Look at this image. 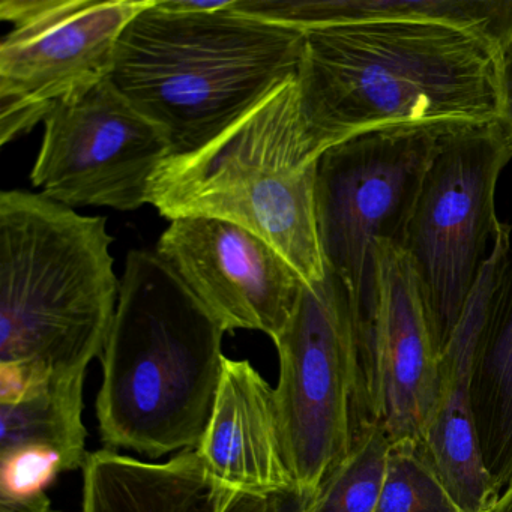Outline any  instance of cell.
Segmentation results:
<instances>
[{"label": "cell", "mask_w": 512, "mask_h": 512, "mask_svg": "<svg viewBox=\"0 0 512 512\" xmlns=\"http://www.w3.org/2000/svg\"><path fill=\"white\" fill-rule=\"evenodd\" d=\"M296 82L313 161L371 131L452 133L499 121V47L461 26L383 20L311 29Z\"/></svg>", "instance_id": "1"}, {"label": "cell", "mask_w": 512, "mask_h": 512, "mask_svg": "<svg viewBox=\"0 0 512 512\" xmlns=\"http://www.w3.org/2000/svg\"><path fill=\"white\" fill-rule=\"evenodd\" d=\"M112 242L104 217L0 194V401L101 356L121 290Z\"/></svg>", "instance_id": "2"}, {"label": "cell", "mask_w": 512, "mask_h": 512, "mask_svg": "<svg viewBox=\"0 0 512 512\" xmlns=\"http://www.w3.org/2000/svg\"><path fill=\"white\" fill-rule=\"evenodd\" d=\"M226 329L155 251L131 250L101 353L103 442L149 458L196 449L223 376Z\"/></svg>", "instance_id": "3"}, {"label": "cell", "mask_w": 512, "mask_h": 512, "mask_svg": "<svg viewBox=\"0 0 512 512\" xmlns=\"http://www.w3.org/2000/svg\"><path fill=\"white\" fill-rule=\"evenodd\" d=\"M232 4L182 13L155 0L119 38L110 82L161 128L170 157L199 151L298 76L304 32L248 19Z\"/></svg>", "instance_id": "4"}, {"label": "cell", "mask_w": 512, "mask_h": 512, "mask_svg": "<svg viewBox=\"0 0 512 512\" xmlns=\"http://www.w3.org/2000/svg\"><path fill=\"white\" fill-rule=\"evenodd\" d=\"M317 164L304 139L296 77L217 139L158 169L148 205L161 217L217 218L274 247L305 284L325 278L316 217Z\"/></svg>", "instance_id": "5"}, {"label": "cell", "mask_w": 512, "mask_h": 512, "mask_svg": "<svg viewBox=\"0 0 512 512\" xmlns=\"http://www.w3.org/2000/svg\"><path fill=\"white\" fill-rule=\"evenodd\" d=\"M512 146L499 122L446 134L428 167L403 250L418 275L437 349L457 331L499 218L494 196Z\"/></svg>", "instance_id": "6"}, {"label": "cell", "mask_w": 512, "mask_h": 512, "mask_svg": "<svg viewBox=\"0 0 512 512\" xmlns=\"http://www.w3.org/2000/svg\"><path fill=\"white\" fill-rule=\"evenodd\" d=\"M274 343L287 461L299 490L314 496L349 454L359 425L355 307L346 283L326 268L322 281L304 284Z\"/></svg>", "instance_id": "7"}, {"label": "cell", "mask_w": 512, "mask_h": 512, "mask_svg": "<svg viewBox=\"0 0 512 512\" xmlns=\"http://www.w3.org/2000/svg\"><path fill=\"white\" fill-rule=\"evenodd\" d=\"M446 134L434 128L371 131L320 157V248L326 268L346 283L355 311L370 289L373 245L388 241L403 247L428 167Z\"/></svg>", "instance_id": "8"}, {"label": "cell", "mask_w": 512, "mask_h": 512, "mask_svg": "<svg viewBox=\"0 0 512 512\" xmlns=\"http://www.w3.org/2000/svg\"><path fill=\"white\" fill-rule=\"evenodd\" d=\"M155 0H4L14 25L0 44V134L8 145L53 104L109 79L119 38Z\"/></svg>", "instance_id": "9"}, {"label": "cell", "mask_w": 512, "mask_h": 512, "mask_svg": "<svg viewBox=\"0 0 512 512\" xmlns=\"http://www.w3.org/2000/svg\"><path fill=\"white\" fill-rule=\"evenodd\" d=\"M43 125L32 185L68 208L148 205L152 181L172 155L161 128L110 77L53 104Z\"/></svg>", "instance_id": "10"}, {"label": "cell", "mask_w": 512, "mask_h": 512, "mask_svg": "<svg viewBox=\"0 0 512 512\" xmlns=\"http://www.w3.org/2000/svg\"><path fill=\"white\" fill-rule=\"evenodd\" d=\"M359 425L392 443L421 439L436 403L440 352L418 275L400 245L377 241L371 283L355 311Z\"/></svg>", "instance_id": "11"}, {"label": "cell", "mask_w": 512, "mask_h": 512, "mask_svg": "<svg viewBox=\"0 0 512 512\" xmlns=\"http://www.w3.org/2000/svg\"><path fill=\"white\" fill-rule=\"evenodd\" d=\"M155 253L226 332L250 329L275 340L305 284L268 242L217 218L170 221Z\"/></svg>", "instance_id": "12"}, {"label": "cell", "mask_w": 512, "mask_h": 512, "mask_svg": "<svg viewBox=\"0 0 512 512\" xmlns=\"http://www.w3.org/2000/svg\"><path fill=\"white\" fill-rule=\"evenodd\" d=\"M512 227L500 221L466 313L440 355L436 403L418 446L461 512H487L499 499L482 460L470 406V365L485 305L502 257L511 248Z\"/></svg>", "instance_id": "13"}, {"label": "cell", "mask_w": 512, "mask_h": 512, "mask_svg": "<svg viewBox=\"0 0 512 512\" xmlns=\"http://www.w3.org/2000/svg\"><path fill=\"white\" fill-rule=\"evenodd\" d=\"M196 452L218 484L238 493L272 499L299 490L284 449L275 389L248 361L224 358Z\"/></svg>", "instance_id": "14"}, {"label": "cell", "mask_w": 512, "mask_h": 512, "mask_svg": "<svg viewBox=\"0 0 512 512\" xmlns=\"http://www.w3.org/2000/svg\"><path fill=\"white\" fill-rule=\"evenodd\" d=\"M272 499L218 484L196 449L149 463L106 448L83 467V512H271Z\"/></svg>", "instance_id": "15"}, {"label": "cell", "mask_w": 512, "mask_h": 512, "mask_svg": "<svg viewBox=\"0 0 512 512\" xmlns=\"http://www.w3.org/2000/svg\"><path fill=\"white\" fill-rule=\"evenodd\" d=\"M470 406L497 490L512 481V248L502 257L470 365Z\"/></svg>", "instance_id": "16"}, {"label": "cell", "mask_w": 512, "mask_h": 512, "mask_svg": "<svg viewBox=\"0 0 512 512\" xmlns=\"http://www.w3.org/2000/svg\"><path fill=\"white\" fill-rule=\"evenodd\" d=\"M232 11L299 32L383 20L443 23L481 32L497 46L512 28V0H235Z\"/></svg>", "instance_id": "17"}, {"label": "cell", "mask_w": 512, "mask_h": 512, "mask_svg": "<svg viewBox=\"0 0 512 512\" xmlns=\"http://www.w3.org/2000/svg\"><path fill=\"white\" fill-rule=\"evenodd\" d=\"M86 373L49 377L13 400L0 401V457L40 449L59 461L62 472L85 467L83 386Z\"/></svg>", "instance_id": "18"}, {"label": "cell", "mask_w": 512, "mask_h": 512, "mask_svg": "<svg viewBox=\"0 0 512 512\" xmlns=\"http://www.w3.org/2000/svg\"><path fill=\"white\" fill-rule=\"evenodd\" d=\"M391 446V437L382 427L361 425L349 454L322 482L305 512L376 511Z\"/></svg>", "instance_id": "19"}, {"label": "cell", "mask_w": 512, "mask_h": 512, "mask_svg": "<svg viewBox=\"0 0 512 512\" xmlns=\"http://www.w3.org/2000/svg\"><path fill=\"white\" fill-rule=\"evenodd\" d=\"M374 512H461L416 440L394 442Z\"/></svg>", "instance_id": "20"}, {"label": "cell", "mask_w": 512, "mask_h": 512, "mask_svg": "<svg viewBox=\"0 0 512 512\" xmlns=\"http://www.w3.org/2000/svg\"><path fill=\"white\" fill-rule=\"evenodd\" d=\"M2 475L0 490L14 493H34L44 490L55 476L62 473L56 457L40 449H26L0 457Z\"/></svg>", "instance_id": "21"}, {"label": "cell", "mask_w": 512, "mask_h": 512, "mask_svg": "<svg viewBox=\"0 0 512 512\" xmlns=\"http://www.w3.org/2000/svg\"><path fill=\"white\" fill-rule=\"evenodd\" d=\"M499 125L512 146V28L499 43Z\"/></svg>", "instance_id": "22"}, {"label": "cell", "mask_w": 512, "mask_h": 512, "mask_svg": "<svg viewBox=\"0 0 512 512\" xmlns=\"http://www.w3.org/2000/svg\"><path fill=\"white\" fill-rule=\"evenodd\" d=\"M0 512H58L46 491L34 493H14L0 490Z\"/></svg>", "instance_id": "23"}, {"label": "cell", "mask_w": 512, "mask_h": 512, "mask_svg": "<svg viewBox=\"0 0 512 512\" xmlns=\"http://www.w3.org/2000/svg\"><path fill=\"white\" fill-rule=\"evenodd\" d=\"M311 494L296 490L292 493L281 494L272 499L271 512H305L311 500Z\"/></svg>", "instance_id": "24"}, {"label": "cell", "mask_w": 512, "mask_h": 512, "mask_svg": "<svg viewBox=\"0 0 512 512\" xmlns=\"http://www.w3.org/2000/svg\"><path fill=\"white\" fill-rule=\"evenodd\" d=\"M487 512H512V481Z\"/></svg>", "instance_id": "25"}]
</instances>
